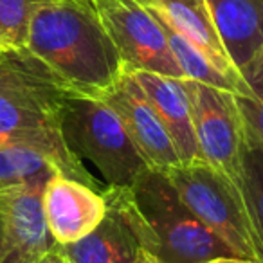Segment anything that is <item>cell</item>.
I'll return each instance as SVG.
<instances>
[{
	"instance_id": "52a82bcc",
	"label": "cell",
	"mask_w": 263,
	"mask_h": 263,
	"mask_svg": "<svg viewBox=\"0 0 263 263\" xmlns=\"http://www.w3.org/2000/svg\"><path fill=\"white\" fill-rule=\"evenodd\" d=\"M116 45L124 70H148L170 78H184L164 31L141 0H92Z\"/></svg>"
},
{
	"instance_id": "2e32d148",
	"label": "cell",
	"mask_w": 263,
	"mask_h": 263,
	"mask_svg": "<svg viewBox=\"0 0 263 263\" xmlns=\"http://www.w3.org/2000/svg\"><path fill=\"white\" fill-rule=\"evenodd\" d=\"M150 13L157 18L159 26H161L162 31H164V36H166V40H168L170 51H172L177 65H179L180 70H182L184 78L200 81V83L211 85V87H216V88H222V90H229L236 96L251 94V90H243L240 85L234 83L233 80H229V78H227L226 74L220 72L216 67H213L195 45H191L182 34H179L172 26H168L157 13H154L152 9H150Z\"/></svg>"
},
{
	"instance_id": "5b68a950",
	"label": "cell",
	"mask_w": 263,
	"mask_h": 263,
	"mask_svg": "<svg viewBox=\"0 0 263 263\" xmlns=\"http://www.w3.org/2000/svg\"><path fill=\"white\" fill-rule=\"evenodd\" d=\"M190 211L240 258L263 263L245 197L208 162L177 164L162 172Z\"/></svg>"
},
{
	"instance_id": "6da1fadb",
	"label": "cell",
	"mask_w": 263,
	"mask_h": 263,
	"mask_svg": "<svg viewBox=\"0 0 263 263\" xmlns=\"http://www.w3.org/2000/svg\"><path fill=\"white\" fill-rule=\"evenodd\" d=\"M72 92L27 47L0 49V144L27 146L44 154L65 177L98 191L94 179L62 136V108Z\"/></svg>"
},
{
	"instance_id": "7402d4cb",
	"label": "cell",
	"mask_w": 263,
	"mask_h": 263,
	"mask_svg": "<svg viewBox=\"0 0 263 263\" xmlns=\"http://www.w3.org/2000/svg\"><path fill=\"white\" fill-rule=\"evenodd\" d=\"M136 263H166V261H162V259H159V258H155V256H150L146 252V254H143L139 259H137Z\"/></svg>"
},
{
	"instance_id": "ba28073f",
	"label": "cell",
	"mask_w": 263,
	"mask_h": 263,
	"mask_svg": "<svg viewBox=\"0 0 263 263\" xmlns=\"http://www.w3.org/2000/svg\"><path fill=\"white\" fill-rule=\"evenodd\" d=\"M99 99L116 110L148 168L166 172L180 164L164 124L130 70H123L119 80Z\"/></svg>"
},
{
	"instance_id": "ac0fdd59",
	"label": "cell",
	"mask_w": 263,
	"mask_h": 263,
	"mask_svg": "<svg viewBox=\"0 0 263 263\" xmlns=\"http://www.w3.org/2000/svg\"><path fill=\"white\" fill-rule=\"evenodd\" d=\"M52 0H0V49L26 47L34 11Z\"/></svg>"
},
{
	"instance_id": "7a4b0ae2",
	"label": "cell",
	"mask_w": 263,
	"mask_h": 263,
	"mask_svg": "<svg viewBox=\"0 0 263 263\" xmlns=\"http://www.w3.org/2000/svg\"><path fill=\"white\" fill-rule=\"evenodd\" d=\"M26 47L72 94L101 98L124 67L92 0H52L34 11Z\"/></svg>"
},
{
	"instance_id": "ffe728a7",
	"label": "cell",
	"mask_w": 263,
	"mask_h": 263,
	"mask_svg": "<svg viewBox=\"0 0 263 263\" xmlns=\"http://www.w3.org/2000/svg\"><path fill=\"white\" fill-rule=\"evenodd\" d=\"M38 263H69V259H67V256L63 254L62 245L54 243L47 252H45L44 258H42Z\"/></svg>"
},
{
	"instance_id": "8992f818",
	"label": "cell",
	"mask_w": 263,
	"mask_h": 263,
	"mask_svg": "<svg viewBox=\"0 0 263 263\" xmlns=\"http://www.w3.org/2000/svg\"><path fill=\"white\" fill-rule=\"evenodd\" d=\"M193 130L204 162L243 195V150L247 141L236 94L182 78Z\"/></svg>"
},
{
	"instance_id": "30bf717a",
	"label": "cell",
	"mask_w": 263,
	"mask_h": 263,
	"mask_svg": "<svg viewBox=\"0 0 263 263\" xmlns=\"http://www.w3.org/2000/svg\"><path fill=\"white\" fill-rule=\"evenodd\" d=\"M44 187L18 186L0 191V218L4 226L2 263H38L56 243L42 209Z\"/></svg>"
},
{
	"instance_id": "9c48e42d",
	"label": "cell",
	"mask_w": 263,
	"mask_h": 263,
	"mask_svg": "<svg viewBox=\"0 0 263 263\" xmlns=\"http://www.w3.org/2000/svg\"><path fill=\"white\" fill-rule=\"evenodd\" d=\"M42 209L52 240L74 243L90 234L108 211L101 191L56 173L42 191Z\"/></svg>"
},
{
	"instance_id": "8fae6325",
	"label": "cell",
	"mask_w": 263,
	"mask_h": 263,
	"mask_svg": "<svg viewBox=\"0 0 263 263\" xmlns=\"http://www.w3.org/2000/svg\"><path fill=\"white\" fill-rule=\"evenodd\" d=\"M164 124L180 164L204 162L193 130L191 108L182 78H170L148 70H130Z\"/></svg>"
},
{
	"instance_id": "d6986e66",
	"label": "cell",
	"mask_w": 263,
	"mask_h": 263,
	"mask_svg": "<svg viewBox=\"0 0 263 263\" xmlns=\"http://www.w3.org/2000/svg\"><path fill=\"white\" fill-rule=\"evenodd\" d=\"M245 83L251 88L249 96H236L247 132L263 146V51L241 70Z\"/></svg>"
},
{
	"instance_id": "277c9868",
	"label": "cell",
	"mask_w": 263,
	"mask_h": 263,
	"mask_svg": "<svg viewBox=\"0 0 263 263\" xmlns=\"http://www.w3.org/2000/svg\"><path fill=\"white\" fill-rule=\"evenodd\" d=\"M60 126L70 154L90 162L105 186H130L148 170L116 110L103 99L67 96Z\"/></svg>"
},
{
	"instance_id": "9a60e30c",
	"label": "cell",
	"mask_w": 263,
	"mask_h": 263,
	"mask_svg": "<svg viewBox=\"0 0 263 263\" xmlns=\"http://www.w3.org/2000/svg\"><path fill=\"white\" fill-rule=\"evenodd\" d=\"M56 173L62 172L40 152L0 144V191L18 186H45Z\"/></svg>"
},
{
	"instance_id": "7c38bea8",
	"label": "cell",
	"mask_w": 263,
	"mask_h": 263,
	"mask_svg": "<svg viewBox=\"0 0 263 263\" xmlns=\"http://www.w3.org/2000/svg\"><path fill=\"white\" fill-rule=\"evenodd\" d=\"M141 2L148 9L157 13L191 45H195L213 67L240 85L243 90H251L240 70L231 63L220 42L205 0H141Z\"/></svg>"
},
{
	"instance_id": "3957f363",
	"label": "cell",
	"mask_w": 263,
	"mask_h": 263,
	"mask_svg": "<svg viewBox=\"0 0 263 263\" xmlns=\"http://www.w3.org/2000/svg\"><path fill=\"white\" fill-rule=\"evenodd\" d=\"M101 193L130 223L150 256L166 263L236 256L190 211L162 172L148 168L130 186H106Z\"/></svg>"
},
{
	"instance_id": "44dd1931",
	"label": "cell",
	"mask_w": 263,
	"mask_h": 263,
	"mask_svg": "<svg viewBox=\"0 0 263 263\" xmlns=\"http://www.w3.org/2000/svg\"><path fill=\"white\" fill-rule=\"evenodd\" d=\"M200 263H256L252 259L247 258H238V256H220V258H213V259H205Z\"/></svg>"
},
{
	"instance_id": "e0dca14e",
	"label": "cell",
	"mask_w": 263,
	"mask_h": 263,
	"mask_svg": "<svg viewBox=\"0 0 263 263\" xmlns=\"http://www.w3.org/2000/svg\"><path fill=\"white\" fill-rule=\"evenodd\" d=\"M243 197L263 249V146L249 132L243 150Z\"/></svg>"
},
{
	"instance_id": "5bb4252c",
	"label": "cell",
	"mask_w": 263,
	"mask_h": 263,
	"mask_svg": "<svg viewBox=\"0 0 263 263\" xmlns=\"http://www.w3.org/2000/svg\"><path fill=\"white\" fill-rule=\"evenodd\" d=\"M62 251L69 263H136L146 254L130 223L112 205L90 234L62 245Z\"/></svg>"
},
{
	"instance_id": "4fadbf2b",
	"label": "cell",
	"mask_w": 263,
	"mask_h": 263,
	"mask_svg": "<svg viewBox=\"0 0 263 263\" xmlns=\"http://www.w3.org/2000/svg\"><path fill=\"white\" fill-rule=\"evenodd\" d=\"M220 42L238 70L263 51V0H205Z\"/></svg>"
},
{
	"instance_id": "603a6c76",
	"label": "cell",
	"mask_w": 263,
	"mask_h": 263,
	"mask_svg": "<svg viewBox=\"0 0 263 263\" xmlns=\"http://www.w3.org/2000/svg\"><path fill=\"white\" fill-rule=\"evenodd\" d=\"M4 258V226H2V218H0V263Z\"/></svg>"
}]
</instances>
